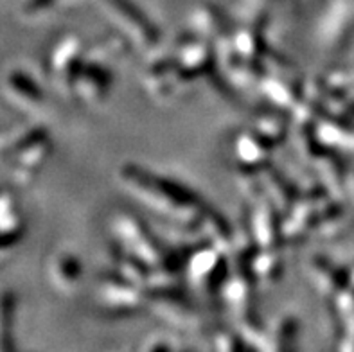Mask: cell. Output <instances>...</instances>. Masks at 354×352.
<instances>
[{
  "mask_svg": "<svg viewBox=\"0 0 354 352\" xmlns=\"http://www.w3.org/2000/svg\"><path fill=\"white\" fill-rule=\"evenodd\" d=\"M11 322H13V295L0 291V351L11 349Z\"/></svg>",
  "mask_w": 354,
  "mask_h": 352,
  "instance_id": "obj_2",
  "label": "cell"
},
{
  "mask_svg": "<svg viewBox=\"0 0 354 352\" xmlns=\"http://www.w3.org/2000/svg\"><path fill=\"white\" fill-rule=\"evenodd\" d=\"M4 90L8 92V98H11L13 103H18V99H22V104H35L41 99V92L38 90V86L32 85L31 80L24 72H11L6 77Z\"/></svg>",
  "mask_w": 354,
  "mask_h": 352,
  "instance_id": "obj_1",
  "label": "cell"
}]
</instances>
